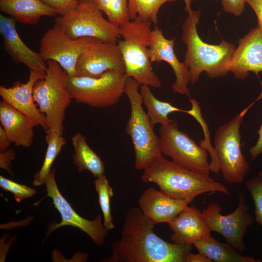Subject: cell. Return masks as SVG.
<instances>
[{"label":"cell","instance_id":"cell-1","mask_svg":"<svg viewBox=\"0 0 262 262\" xmlns=\"http://www.w3.org/2000/svg\"><path fill=\"white\" fill-rule=\"evenodd\" d=\"M154 226L139 208L126 213L121 239L112 244L106 262H184L192 245L170 243L154 232Z\"/></svg>","mask_w":262,"mask_h":262},{"label":"cell","instance_id":"cell-2","mask_svg":"<svg viewBox=\"0 0 262 262\" xmlns=\"http://www.w3.org/2000/svg\"><path fill=\"white\" fill-rule=\"evenodd\" d=\"M200 16L199 10H192L188 13L182 26V41L187 49L183 63L188 68L192 85L198 81L203 72L210 78L226 76L229 72V63L236 49L234 45L224 40L217 45L204 42L197 31Z\"/></svg>","mask_w":262,"mask_h":262},{"label":"cell","instance_id":"cell-3","mask_svg":"<svg viewBox=\"0 0 262 262\" xmlns=\"http://www.w3.org/2000/svg\"><path fill=\"white\" fill-rule=\"evenodd\" d=\"M141 180L144 183L156 184L162 192L172 198L186 200L189 203L197 196L206 193L218 192L230 195L225 186L209 175L189 170L166 159L162 154L144 170Z\"/></svg>","mask_w":262,"mask_h":262},{"label":"cell","instance_id":"cell-4","mask_svg":"<svg viewBox=\"0 0 262 262\" xmlns=\"http://www.w3.org/2000/svg\"><path fill=\"white\" fill-rule=\"evenodd\" d=\"M152 23L136 17L119 26L123 39L118 42L123 59L125 74L140 85L153 88L161 85L153 71L149 57Z\"/></svg>","mask_w":262,"mask_h":262},{"label":"cell","instance_id":"cell-5","mask_svg":"<svg viewBox=\"0 0 262 262\" xmlns=\"http://www.w3.org/2000/svg\"><path fill=\"white\" fill-rule=\"evenodd\" d=\"M139 85L132 78L127 77L124 94L130 103L131 115L125 131L131 137L133 146L135 168L144 170L162 153L160 137L155 133L154 126L142 107Z\"/></svg>","mask_w":262,"mask_h":262},{"label":"cell","instance_id":"cell-6","mask_svg":"<svg viewBox=\"0 0 262 262\" xmlns=\"http://www.w3.org/2000/svg\"><path fill=\"white\" fill-rule=\"evenodd\" d=\"M46 75L35 83L34 101L45 115L48 129L63 136L66 110L72 98L67 88L68 75L55 61H47Z\"/></svg>","mask_w":262,"mask_h":262},{"label":"cell","instance_id":"cell-7","mask_svg":"<svg viewBox=\"0 0 262 262\" xmlns=\"http://www.w3.org/2000/svg\"><path fill=\"white\" fill-rule=\"evenodd\" d=\"M250 106L220 126L215 133L214 149L220 172L230 183H243L250 170L249 163L242 152L240 127Z\"/></svg>","mask_w":262,"mask_h":262},{"label":"cell","instance_id":"cell-8","mask_svg":"<svg viewBox=\"0 0 262 262\" xmlns=\"http://www.w3.org/2000/svg\"><path fill=\"white\" fill-rule=\"evenodd\" d=\"M54 22L72 39L93 37L116 43L121 37L119 26L106 20L92 0H78L73 10L56 16Z\"/></svg>","mask_w":262,"mask_h":262},{"label":"cell","instance_id":"cell-9","mask_svg":"<svg viewBox=\"0 0 262 262\" xmlns=\"http://www.w3.org/2000/svg\"><path fill=\"white\" fill-rule=\"evenodd\" d=\"M127 78L125 72L115 70H108L98 78L68 76L67 88L77 103L102 108L119 102Z\"/></svg>","mask_w":262,"mask_h":262},{"label":"cell","instance_id":"cell-10","mask_svg":"<svg viewBox=\"0 0 262 262\" xmlns=\"http://www.w3.org/2000/svg\"><path fill=\"white\" fill-rule=\"evenodd\" d=\"M161 153L180 165L196 172L209 175L207 150L198 145L174 121L159 129Z\"/></svg>","mask_w":262,"mask_h":262},{"label":"cell","instance_id":"cell-11","mask_svg":"<svg viewBox=\"0 0 262 262\" xmlns=\"http://www.w3.org/2000/svg\"><path fill=\"white\" fill-rule=\"evenodd\" d=\"M221 206L218 203L208 205L202 212L203 217L211 231L221 234L226 242L240 253L246 249L243 241L248 227L254 221L249 213L245 195L241 192L238 195V203L233 212L223 215Z\"/></svg>","mask_w":262,"mask_h":262},{"label":"cell","instance_id":"cell-12","mask_svg":"<svg viewBox=\"0 0 262 262\" xmlns=\"http://www.w3.org/2000/svg\"><path fill=\"white\" fill-rule=\"evenodd\" d=\"M98 40L93 37L71 39L54 24L41 38L39 52L45 61H56L68 76L73 77L75 76L76 64L80 55Z\"/></svg>","mask_w":262,"mask_h":262},{"label":"cell","instance_id":"cell-13","mask_svg":"<svg viewBox=\"0 0 262 262\" xmlns=\"http://www.w3.org/2000/svg\"><path fill=\"white\" fill-rule=\"evenodd\" d=\"M55 172L54 169L51 170L46 179L45 184L47 196L52 198L55 208L61 214L62 220L59 223H52L49 225L47 236L60 227L71 226L78 228L87 233L96 245H103L108 230L102 224L101 214H98L93 220L80 216L60 193L55 180Z\"/></svg>","mask_w":262,"mask_h":262},{"label":"cell","instance_id":"cell-14","mask_svg":"<svg viewBox=\"0 0 262 262\" xmlns=\"http://www.w3.org/2000/svg\"><path fill=\"white\" fill-rule=\"evenodd\" d=\"M125 72L122 56L117 43L98 41L85 49L75 66V76L98 78L105 72Z\"/></svg>","mask_w":262,"mask_h":262},{"label":"cell","instance_id":"cell-15","mask_svg":"<svg viewBox=\"0 0 262 262\" xmlns=\"http://www.w3.org/2000/svg\"><path fill=\"white\" fill-rule=\"evenodd\" d=\"M175 38L168 39L164 36L162 31L156 25L151 30L149 57L151 63L166 62L173 69L176 80L172 85L174 93L186 95L190 98L188 88L190 78L188 68L183 62L178 59L174 50Z\"/></svg>","mask_w":262,"mask_h":262},{"label":"cell","instance_id":"cell-16","mask_svg":"<svg viewBox=\"0 0 262 262\" xmlns=\"http://www.w3.org/2000/svg\"><path fill=\"white\" fill-rule=\"evenodd\" d=\"M46 72L30 70L26 83L15 82L10 87L0 86V96L2 100L27 116L35 126H41L45 131L48 128L45 115L37 107L33 98V86L37 81L45 77Z\"/></svg>","mask_w":262,"mask_h":262},{"label":"cell","instance_id":"cell-17","mask_svg":"<svg viewBox=\"0 0 262 262\" xmlns=\"http://www.w3.org/2000/svg\"><path fill=\"white\" fill-rule=\"evenodd\" d=\"M229 72L235 78L244 80L249 72H262V29L252 28L239 40L229 63Z\"/></svg>","mask_w":262,"mask_h":262},{"label":"cell","instance_id":"cell-18","mask_svg":"<svg viewBox=\"0 0 262 262\" xmlns=\"http://www.w3.org/2000/svg\"><path fill=\"white\" fill-rule=\"evenodd\" d=\"M16 21L0 15V33L4 50L15 63L25 65L30 70L46 72L48 66L40 52H35L23 42L16 28Z\"/></svg>","mask_w":262,"mask_h":262},{"label":"cell","instance_id":"cell-19","mask_svg":"<svg viewBox=\"0 0 262 262\" xmlns=\"http://www.w3.org/2000/svg\"><path fill=\"white\" fill-rule=\"evenodd\" d=\"M189 204L186 200L172 198L153 187L146 189L138 200L139 208L154 225L169 223Z\"/></svg>","mask_w":262,"mask_h":262},{"label":"cell","instance_id":"cell-20","mask_svg":"<svg viewBox=\"0 0 262 262\" xmlns=\"http://www.w3.org/2000/svg\"><path fill=\"white\" fill-rule=\"evenodd\" d=\"M167 224L173 232L170 240L176 244L194 245L211 235L212 231L202 212L195 206H188Z\"/></svg>","mask_w":262,"mask_h":262},{"label":"cell","instance_id":"cell-21","mask_svg":"<svg viewBox=\"0 0 262 262\" xmlns=\"http://www.w3.org/2000/svg\"><path fill=\"white\" fill-rule=\"evenodd\" d=\"M0 121L10 141L16 147H28L32 145L35 125L3 100L0 102Z\"/></svg>","mask_w":262,"mask_h":262},{"label":"cell","instance_id":"cell-22","mask_svg":"<svg viewBox=\"0 0 262 262\" xmlns=\"http://www.w3.org/2000/svg\"><path fill=\"white\" fill-rule=\"evenodd\" d=\"M0 10L16 22L29 25H35L43 16L57 15L41 0H0Z\"/></svg>","mask_w":262,"mask_h":262},{"label":"cell","instance_id":"cell-23","mask_svg":"<svg viewBox=\"0 0 262 262\" xmlns=\"http://www.w3.org/2000/svg\"><path fill=\"white\" fill-rule=\"evenodd\" d=\"M201 253L215 262H259L250 256H242L228 243H222L210 235L196 241L193 245Z\"/></svg>","mask_w":262,"mask_h":262},{"label":"cell","instance_id":"cell-24","mask_svg":"<svg viewBox=\"0 0 262 262\" xmlns=\"http://www.w3.org/2000/svg\"><path fill=\"white\" fill-rule=\"evenodd\" d=\"M74 147L73 161L79 172L88 170L96 178L104 175L105 166L101 158L87 143L85 136L77 132L71 138Z\"/></svg>","mask_w":262,"mask_h":262},{"label":"cell","instance_id":"cell-25","mask_svg":"<svg viewBox=\"0 0 262 262\" xmlns=\"http://www.w3.org/2000/svg\"><path fill=\"white\" fill-rule=\"evenodd\" d=\"M139 91L143 103L147 109V114L154 126L157 124L165 126L173 122L174 120L168 117L170 113L177 112L187 113V110L180 109L169 102L157 99L148 86L141 85Z\"/></svg>","mask_w":262,"mask_h":262},{"label":"cell","instance_id":"cell-26","mask_svg":"<svg viewBox=\"0 0 262 262\" xmlns=\"http://www.w3.org/2000/svg\"><path fill=\"white\" fill-rule=\"evenodd\" d=\"M46 131L45 140L47 144V151L40 169L34 176L33 184L40 186L45 184L46 179L51 171L53 162L66 143V139L56 132L48 129Z\"/></svg>","mask_w":262,"mask_h":262},{"label":"cell","instance_id":"cell-27","mask_svg":"<svg viewBox=\"0 0 262 262\" xmlns=\"http://www.w3.org/2000/svg\"><path fill=\"white\" fill-rule=\"evenodd\" d=\"M177 0H128L131 20L136 17L149 21L155 25L158 14L162 6L166 2Z\"/></svg>","mask_w":262,"mask_h":262},{"label":"cell","instance_id":"cell-28","mask_svg":"<svg viewBox=\"0 0 262 262\" xmlns=\"http://www.w3.org/2000/svg\"><path fill=\"white\" fill-rule=\"evenodd\" d=\"M108 20L118 26L131 20L128 0H92Z\"/></svg>","mask_w":262,"mask_h":262},{"label":"cell","instance_id":"cell-29","mask_svg":"<svg viewBox=\"0 0 262 262\" xmlns=\"http://www.w3.org/2000/svg\"><path fill=\"white\" fill-rule=\"evenodd\" d=\"M95 189L104 218L103 225L107 230L113 229L115 225L111 212L110 200L114 195L113 190L105 176L103 175L95 180Z\"/></svg>","mask_w":262,"mask_h":262},{"label":"cell","instance_id":"cell-30","mask_svg":"<svg viewBox=\"0 0 262 262\" xmlns=\"http://www.w3.org/2000/svg\"><path fill=\"white\" fill-rule=\"evenodd\" d=\"M245 186L254 201L255 220L262 228V178L258 176L247 180Z\"/></svg>","mask_w":262,"mask_h":262},{"label":"cell","instance_id":"cell-31","mask_svg":"<svg viewBox=\"0 0 262 262\" xmlns=\"http://www.w3.org/2000/svg\"><path fill=\"white\" fill-rule=\"evenodd\" d=\"M0 186L5 191L11 192L16 202L33 196L36 190L25 185L20 184L0 176Z\"/></svg>","mask_w":262,"mask_h":262},{"label":"cell","instance_id":"cell-32","mask_svg":"<svg viewBox=\"0 0 262 262\" xmlns=\"http://www.w3.org/2000/svg\"><path fill=\"white\" fill-rule=\"evenodd\" d=\"M60 16H64L73 10L78 0H41Z\"/></svg>","mask_w":262,"mask_h":262},{"label":"cell","instance_id":"cell-33","mask_svg":"<svg viewBox=\"0 0 262 262\" xmlns=\"http://www.w3.org/2000/svg\"><path fill=\"white\" fill-rule=\"evenodd\" d=\"M247 0H221L224 10L236 16L241 15L245 10Z\"/></svg>","mask_w":262,"mask_h":262},{"label":"cell","instance_id":"cell-34","mask_svg":"<svg viewBox=\"0 0 262 262\" xmlns=\"http://www.w3.org/2000/svg\"><path fill=\"white\" fill-rule=\"evenodd\" d=\"M16 156L15 151L12 149H8L3 152L0 153V167L7 171L10 174L12 172L10 169L12 161Z\"/></svg>","mask_w":262,"mask_h":262},{"label":"cell","instance_id":"cell-35","mask_svg":"<svg viewBox=\"0 0 262 262\" xmlns=\"http://www.w3.org/2000/svg\"><path fill=\"white\" fill-rule=\"evenodd\" d=\"M259 137L254 146L250 147L248 150L250 161L255 160L262 154V124L258 131Z\"/></svg>","mask_w":262,"mask_h":262},{"label":"cell","instance_id":"cell-36","mask_svg":"<svg viewBox=\"0 0 262 262\" xmlns=\"http://www.w3.org/2000/svg\"><path fill=\"white\" fill-rule=\"evenodd\" d=\"M247 3L255 12L258 19V26L262 29V0H247Z\"/></svg>","mask_w":262,"mask_h":262},{"label":"cell","instance_id":"cell-37","mask_svg":"<svg viewBox=\"0 0 262 262\" xmlns=\"http://www.w3.org/2000/svg\"><path fill=\"white\" fill-rule=\"evenodd\" d=\"M184 262H213V261L201 253L193 254L189 252L185 256Z\"/></svg>","mask_w":262,"mask_h":262},{"label":"cell","instance_id":"cell-38","mask_svg":"<svg viewBox=\"0 0 262 262\" xmlns=\"http://www.w3.org/2000/svg\"><path fill=\"white\" fill-rule=\"evenodd\" d=\"M10 141L6 133L1 126H0V153H2L8 149L10 145Z\"/></svg>","mask_w":262,"mask_h":262},{"label":"cell","instance_id":"cell-39","mask_svg":"<svg viewBox=\"0 0 262 262\" xmlns=\"http://www.w3.org/2000/svg\"><path fill=\"white\" fill-rule=\"evenodd\" d=\"M185 3V11L187 13H190L192 10L191 7V4L193 1L196 0H183Z\"/></svg>","mask_w":262,"mask_h":262},{"label":"cell","instance_id":"cell-40","mask_svg":"<svg viewBox=\"0 0 262 262\" xmlns=\"http://www.w3.org/2000/svg\"><path fill=\"white\" fill-rule=\"evenodd\" d=\"M258 176L262 178V170L258 173Z\"/></svg>","mask_w":262,"mask_h":262}]
</instances>
